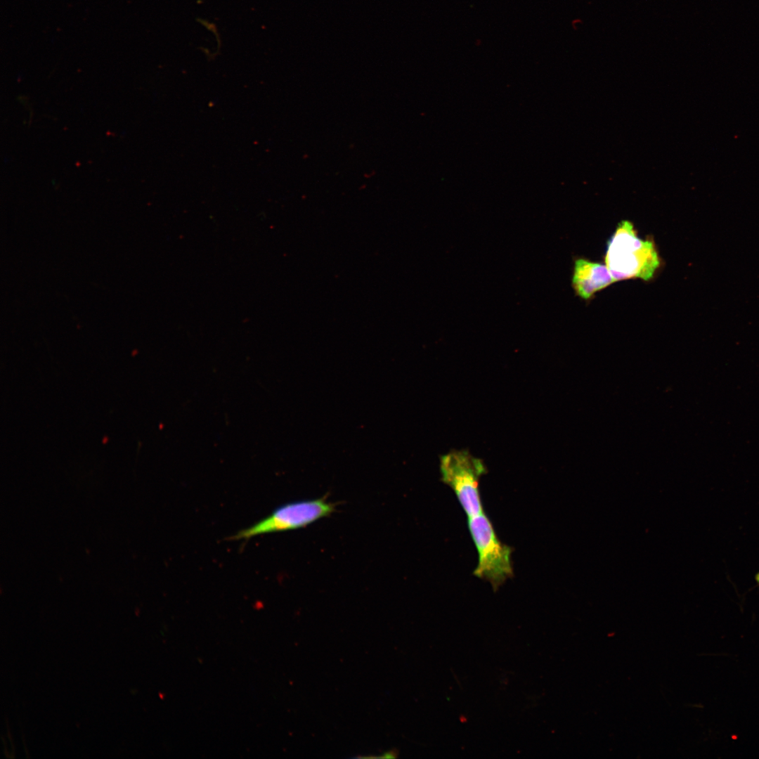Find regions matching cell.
Wrapping results in <instances>:
<instances>
[{
    "instance_id": "277c9868",
    "label": "cell",
    "mask_w": 759,
    "mask_h": 759,
    "mask_svg": "<svg viewBox=\"0 0 759 759\" xmlns=\"http://www.w3.org/2000/svg\"><path fill=\"white\" fill-rule=\"evenodd\" d=\"M334 510V505L322 498L287 503L254 525L238 531L231 539H248L268 533L300 528L329 516Z\"/></svg>"
},
{
    "instance_id": "5b68a950",
    "label": "cell",
    "mask_w": 759,
    "mask_h": 759,
    "mask_svg": "<svg viewBox=\"0 0 759 759\" xmlns=\"http://www.w3.org/2000/svg\"><path fill=\"white\" fill-rule=\"evenodd\" d=\"M614 282L615 280L606 265L585 259L575 260L571 284L580 298L589 299Z\"/></svg>"
},
{
    "instance_id": "3957f363",
    "label": "cell",
    "mask_w": 759,
    "mask_h": 759,
    "mask_svg": "<svg viewBox=\"0 0 759 759\" xmlns=\"http://www.w3.org/2000/svg\"><path fill=\"white\" fill-rule=\"evenodd\" d=\"M441 479L455 493L468 517L484 513L479 481L487 472L484 461L467 450H453L440 457Z\"/></svg>"
},
{
    "instance_id": "7a4b0ae2",
    "label": "cell",
    "mask_w": 759,
    "mask_h": 759,
    "mask_svg": "<svg viewBox=\"0 0 759 759\" xmlns=\"http://www.w3.org/2000/svg\"><path fill=\"white\" fill-rule=\"evenodd\" d=\"M468 527L478 552L473 575L491 583L494 590L513 576L512 548L498 539L486 514L468 518Z\"/></svg>"
},
{
    "instance_id": "8992f818",
    "label": "cell",
    "mask_w": 759,
    "mask_h": 759,
    "mask_svg": "<svg viewBox=\"0 0 759 759\" xmlns=\"http://www.w3.org/2000/svg\"><path fill=\"white\" fill-rule=\"evenodd\" d=\"M755 580H756V582H757L758 585H759V573H758L756 574V576H755Z\"/></svg>"
},
{
    "instance_id": "6da1fadb",
    "label": "cell",
    "mask_w": 759,
    "mask_h": 759,
    "mask_svg": "<svg viewBox=\"0 0 759 759\" xmlns=\"http://www.w3.org/2000/svg\"><path fill=\"white\" fill-rule=\"evenodd\" d=\"M604 261L615 281L650 280L661 265L654 242L640 238L628 220L621 221L608 240Z\"/></svg>"
}]
</instances>
